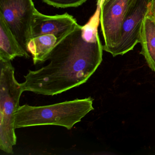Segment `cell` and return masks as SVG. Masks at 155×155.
<instances>
[{
	"label": "cell",
	"mask_w": 155,
	"mask_h": 155,
	"mask_svg": "<svg viewBox=\"0 0 155 155\" xmlns=\"http://www.w3.org/2000/svg\"><path fill=\"white\" fill-rule=\"evenodd\" d=\"M100 9L85 26L76 28L57 42L48 65L24 76L23 91L53 96L86 83L102 61L103 46L97 28Z\"/></svg>",
	"instance_id": "obj_1"
},
{
	"label": "cell",
	"mask_w": 155,
	"mask_h": 155,
	"mask_svg": "<svg viewBox=\"0 0 155 155\" xmlns=\"http://www.w3.org/2000/svg\"><path fill=\"white\" fill-rule=\"evenodd\" d=\"M91 97L43 106L25 104L15 113V128L54 125L71 130L94 110Z\"/></svg>",
	"instance_id": "obj_2"
},
{
	"label": "cell",
	"mask_w": 155,
	"mask_h": 155,
	"mask_svg": "<svg viewBox=\"0 0 155 155\" xmlns=\"http://www.w3.org/2000/svg\"><path fill=\"white\" fill-rule=\"evenodd\" d=\"M0 149L13 154L17 143L15 113L19 107L23 91L22 83L15 78V69L11 61L0 60Z\"/></svg>",
	"instance_id": "obj_3"
},
{
	"label": "cell",
	"mask_w": 155,
	"mask_h": 155,
	"mask_svg": "<svg viewBox=\"0 0 155 155\" xmlns=\"http://www.w3.org/2000/svg\"><path fill=\"white\" fill-rule=\"evenodd\" d=\"M37 10L32 0H0V15L18 42L28 52L31 28Z\"/></svg>",
	"instance_id": "obj_4"
},
{
	"label": "cell",
	"mask_w": 155,
	"mask_h": 155,
	"mask_svg": "<svg viewBox=\"0 0 155 155\" xmlns=\"http://www.w3.org/2000/svg\"><path fill=\"white\" fill-rule=\"evenodd\" d=\"M151 0H134L129 8L120 28L117 43L111 55H123L140 42L142 24L147 15Z\"/></svg>",
	"instance_id": "obj_5"
},
{
	"label": "cell",
	"mask_w": 155,
	"mask_h": 155,
	"mask_svg": "<svg viewBox=\"0 0 155 155\" xmlns=\"http://www.w3.org/2000/svg\"><path fill=\"white\" fill-rule=\"evenodd\" d=\"M134 0H108L100 6V22L103 50L112 54L117 43L124 17Z\"/></svg>",
	"instance_id": "obj_6"
},
{
	"label": "cell",
	"mask_w": 155,
	"mask_h": 155,
	"mask_svg": "<svg viewBox=\"0 0 155 155\" xmlns=\"http://www.w3.org/2000/svg\"><path fill=\"white\" fill-rule=\"evenodd\" d=\"M78 24L74 17L68 13L48 16L37 10L31 28V39L42 35L52 34L57 38L58 42L72 31Z\"/></svg>",
	"instance_id": "obj_7"
},
{
	"label": "cell",
	"mask_w": 155,
	"mask_h": 155,
	"mask_svg": "<svg viewBox=\"0 0 155 155\" xmlns=\"http://www.w3.org/2000/svg\"><path fill=\"white\" fill-rule=\"evenodd\" d=\"M17 57L28 58L30 55L18 42L0 15V60L12 61Z\"/></svg>",
	"instance_id": "obj_8"
},
{
	"label": "cell",
	"mask_w": 155,
	"mask_h": 155,
	"mask_svg": "<svg viewBox=\"0 0 155 155\" xmlns=\"http://www.w3.org/2000/svg\"><path fill=\"white\" fill-rule=\"evenodd\" d=\"M142 54L149 67L155 72V20L147 16L141 29L140 42Z\"/></svg>",
	"instance_id": "obj_9"
},
{
	"label": "cell",
	"mask_w": 155,
	"mask_h": 155,
	"mask_svg": "<svg viewBox=\"0 0 155 155\" xmlns=\"http://www.w3.org/2000/svg\"><path fill=\"white\" fill-rule=\"evenodd\" d=\"M57 43V38L47 34L31 39L28 45V51L31 54L34 65L45 62L51 51Z\"/></svg>",
	"instance_id": "obj_10"
},
{
	"label": "cell",
	"mask_w": 155,
	"mask_h": 155,
	"mask_svg": "<svg viewBox=\"0 0 155 155\" xmlns=\"http://www.w3.org/2000/svg\"><path fill=\"white\" fill-rule=\"evenodd\" d=\"M50 6L57 8H67L81 6L87 0H42Z\"/></svg>",
	"instance_id": "obj_11"
},
{
	"label": "cell",
	"mask_w": 155,
	"mask_h": 155,
	"mask_svg": "<svg viewBox=\"0 0 155 155\" xmlns=\"http://www.w3.org/2000/svg\"><path fill=\"white\" fill-rule=\"evenodd\" d=\"M147 16L155 20V0H151L148 6Z\"/></svg>",
	"instance_id": "obj_12"
},
{
	"label": "cell",
	"mask_w": 155,
	"mask_h": 155,
	"mask_svg": "<svg viewBox=\"0 0 155 155\" xmlns=\"http://www.w3.org/2000/svg\"><path fill=\"white\" fill-rule=\"evenodd\" d=\"M108 0H97V6H99L100 7L101 5L104 3V2H107Z\"/></svg>",
	"instance_id": "obj_13"
}]
</instances>
